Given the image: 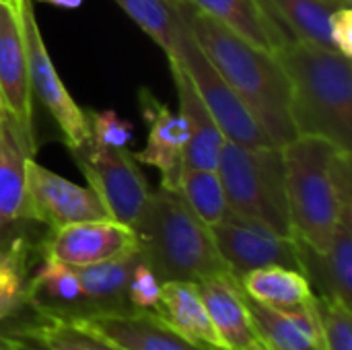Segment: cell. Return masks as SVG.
<instances>
[{"instance_id":"d590c367","label":"cell","mask_w":352,"mask_h":350,"mask_svg":"<svg viewBox=\"0 0 352 350\" xmlns=\"http://www.w3.org/2000/svg\"><path fill=\"white\" fill-rule=\"evenodd\" d=\"M243 350H268V347H266L264 342H260V340H254L250 347H245Z\"/></svg>"},{"instance_id":"3957f363","label":"cell","mask_w":352,"mask_h":350,"mask_svg":"<svg viewBox=\"0 0 352 350\" xmlns=\"http://www.w3.org/2000/svg\"><path fill=\"white\" fill-rule=\"evenodd\" d=\"M274 56L289 78L297 136H320L352 153L351 58L303 39H289Z\"/></svg>"},{"instance_id":"d6986e66","label":"cell","mask_w":352,"mask_h":350,"mask_svg":"<svg viewBox=\"0 0 352 350\" xmlns=\"http://www.w3.org/2000/svg\"><path fill=\"white\" fill-rule=\"evenodd\" d=\"M35 151L27 144L16 122L0 118V235L27 219V161Z\"/></svg>"},{"instance_id":"7c38bea8","label":"cell","mask_w":352,"mask_h":350,"mask_svg":"<svg viewBox=\"0 0 352 350\" xmlns=\"http://www.w3.org/2000/svg\"><path fill=\"white\" fill-rule=\"evenodd\" d=\"M136 250L134 229L113 219L80 221L54 229L43 243V254L74 268L107 262Z\"/></svg>"},{"instance_id":"2e32d148","label":"cell","mask_w":352,"mask_h":350,"mask_svg":"<svg viewBox=\"0 0 352 350\" xmlns=\"http://www.w3.org/2000/svg\"><path fill=\"white\" fill-rule=\"evenodd\" d=\"M297 241V239H295ZM301 270L307 281L320 287V295L338 299L346 307L352 303V208H346L334 229L326 252H316L297 241Z\"/></svg>"},{"instance_id":"277c9868","label":"cell","mask_w":352,"mask_h":350,"mask_svg":"<svg viewBox=\"0 0 352 350\" xmlns=\"http://www.w3.org/2000/svg\"><path fill=\"white\" fill-rule=\"evenodd\" d=\"M132 229L138 254L161 283H198L229 270L217 250L210 227L188 208L177 192L163 188L151 192Z\"/></svg>"},{"instance_id":"4316f807","label":"cell","mask_w":352,"mask_h":350,"mask_svg":"<svg viewBox=\"0 0 352 350\" xmlns=\"http://www.w3.org/2000/svg\"><path fill=\"white\" fill-rule=\"evenodd\" d=\"M163 52L171 56L179 31L175 0H113Z\"/></svg>"},{"instance_id":"ac0fdd59","label":"cell","mask_w":352,"mask_h":350,"mask_svg":"<svg viewBox=\"0 0 352 350\" xmlns=\"http://www.w3.org/2000/svg\"><path fill=\"white\" fill-rule=\"evenodd\" d=\"M196 287L227 350H243L258 340L245 305V293L233 272L212 274L198 281Z\"/></svg>"},{"instance_id":"8992f818","label":"cell","mask_w":352,"mask_h":350,"mask_svg":"<svg viewBox=\"0 0 352 350\" xmlns=\"http://www.w3.org/2000/svg\"><path fill=\"white\" fill-rule=\"evenodd\" d=\"M175 6L179 14V31H177L175 50L167 58L177 60V64L186 70L196 93L200 95L212 120L221 128L225 140L245 146L272 144L270 138L262 132V128L254 122V118L250 116L237 93L227 85V80L221 76V72L214 68V64L208 60L204 50L194 39L190 25L179 8V0H175Z\"/></svg>"},{"instance_id":"7a4b0ae2","label":"cell","mask_w":352,"mask_h":350,"mask_svg":"<svg viewBox=\"0 0 352 350\" xmlns=\"http://www.w3.org/2000/svg\"><path fill=\"white\" fill-rule=\"evenodd\" d=\"M293 239L326 252L346 208H352L351 153L320 136H297L283 146Z\"/></svg>"},{"instance_id":"4fadbf2b","label":"cell","mask_w":352,"mask_h":350,"mask_svg":"<svg viewBox=\"0 0 352 350\" xmlns=\"http://www.w3.org/2000/svg\"><path fill=\"white\" fill-rule=\"evenodd\" d=\"M138 107L146 124V144L134 159L140 165L155 167L161 175L163 190L177 192L186 171V144L188 134L179 113L171 111L151 89L138 91Z\"/></svg>"},{"instance_id":"d4e9b609","label":"cell","mask_w":352,"mask_h":350,"mask_svg":"<svg viewBox=\"0 0 352 350\" xmlns=\"http://www.w3.org/2000/svg\"><path fill=\"white\" fill-rule=\"evenodd\" d=\"M177 194L206 227H214L229 212L225 188L217 169L186 167Z\"/></svg>"},{"instance_id":"e575fe53","label":"cell","mask_w":352,"mask_h":350,"mask_svg":"<svg viewBox=\"0 0 352 350\" xmlns=\"http://www.w3.org/2000/svg\"><path fill=\"white\" fill-rule=\"evenodd\" d=\"M43 2H47L52 6H58V8H68V10L78 8L82 4V0H43Z\"/></svg>"},{"instance_id":"5bb4252c","label":"cell","mask_w":352,"mask_h":350,"mask_svg":"<svg viewBox=\"0 0 352 350\" xmlns=\"http://www.w3.org/2000/svg\"><path fill=\"white\" fill-rule=\"evenodd\" d=\"M0 101L16 122L27 144L37 151L33 136V93L19 14L0 2Z\"/></svg>"},{"instance_id":"8fae6325","label":"cell","mask_w":352,"mask_h":350,"mask_svg":"<svg viewBox=\"0 0 352 350\" xmlns=\"http://www.w3.org/2000/svg\"><path fill=\"white\" fill-rule=\"evenodd\" d=\"M66 320L116 350H214L186 340L153 311L95 309Z\"/></svg>"},{"instance_id":"1f68e13d","label":"cell","mask_w":352,"mask_h":350,"mask_svg":"<svg viewBox=\"0 0 352 350\" xmlns=\"http://www.w3.org/2000/svg\"><path fill=\"white\" fill-rule=\"evenodd\" d=\"M161 287H163V283L159 281V276L153 272V268L140 256L132 268L130 283H128L130 303L136 309L155 311V307L159 305V299H161Z\"/></svg>"},{"instance_id":"e0dca14e","label":"cell","mask_w":352,"mask_h":350,"mask_svg":"<svg viewBox=\"0 0 352 350\" xmlns=\"http://www.w3.org/2000/svg\"><path fill=\"white\" fill-rule=\"evenodd\" d=\"M254 332L268 350H324L314 299L295 307L262 305L245 295Z\"/></svg>"},{"instance_id":"ba28073f","label":"cell","mask_w":352,"mask_h":350,"mask_svg":"<svg viewBox=\"0 0 352 350\" xmlns=\"http://www.w3.org/2000/svg\"><path fill=\"white\" fill-rule=\"evenodd\" d=\"M70 157L85 175L89 188L101 200L107 217L134 227L151 194L134 153H130L128 146L97 151L85 144L70 151Z\"/></svg>"},{"instance_id":"6da1fadb","label":"cell","mask_w":352,"mask_h":350,"mask_svg":"<svg viewBox=\"0 0 352 350\" xmlns=\"http://www.w3.org/2000/svg\"><path fill=\"white\" fill-rule=\"evenodd\" d=\"M179 8L198 45L270 142L285 146L297 138L291 118V87L276 56L250 45L188 0H179Z\"/></svg>"},{"instance_id":"f546056e","label":"cell","mask_w":352,"mask_h":350,"mask_svg":"<svg viewBox=\"0 0 352 350\" xmlns=\"http://www.w3.org/2000/svg\"><path fill=\"white\" fill-rule=\"evenodd\" d=\"M314 309L320 324L322 349L352 350L351 307H346L338 299L314 293Z\"/></svg>"},{"instance_id":"44dd1931","label":"cell","mask_w":352,"mask_h":350,"mask_svg":"<svg viewBox=\"0 0 352 350\" xmlns=\"http://www.w3.org/2000/svg\"><path fill=\"white\" fill-rule=\"evenodd\" d=\"M188 2L258 50L274 54L280 45L289 41L287 33L276 25V21L270 17V12L260 0H188Z\"/></svg>"},{"instance_id":"f35d334b","label":"cell","mask_w":352,"mask_h":350,"mask_svg":"<svg viewBox=\"0 0 352 350\" xmlns=\"http://www.w3.org/2000/svg\"><path fill=\"white\" fill-rule=\"evenodd\" d=\"M338 2H342V4H349V6H351V0H338Z\"/></svg>"},{"instance_id":"f1b7e54d","label":"cell","mask_w":352,"mask_h":350,"mask_svg":"<svg viewBox=\"0 0 352 350\" xmlns=\"http://www.w3.org/2000/svg\"><path fill=\"white\" fill-rule=\"evenodd\" d=\"M27 245L14 239L8 248L0 250V320L14 316L27 301L29 285L27 274Z\"/></svg>"},{"instance_id":"cb8c5ba5","label":"cell","mask_w":352,"mask_h":350,"mask_svg":"<svg viewBox=\"0 0 352 350\" xmlns=\"http://www.w3.org/2000/svg\"><path fill=\"white\" fill-rule=\"evenodd\" d=\"M138 250L107 262L76 268L82 299L97 305H120L128 297V283L134 264L138 262Z\"/></svg>"},{"instance_id":"9a60e30c","label":"cell","mask_w":352,"mask_h":350,"mask_svg":"<svg viewBox=\"0 0 352 350\" xmlns=\"http://www.w3.org/2000/svg\"><path fill=\"white\" fill-rule=\"evenodd\" d=\"M169 60L171 78L177 93V113L184 122L188 144H186V167L194 169H217L221 149L225 144V136L217 122L212 120L208 107L196 93L190 76L177 64V60Z\"/></svg>"},{"instance_id":"ffe728a7","label":"cell","mask_w":352,"mask_h":350,"mask_svg":"<svg viewBox=\"0 0 352 350\" xmlns=\"http://www.w3.org/2000/svg\"><path fill=\"white\" fill-rule=\"evenodd\" d=\"M186 340L214 350H227L221 340L196 283L167 281L161 287L159 305L153 311Z\"/></svg>"},{"instance_id":"484cf974","label":"cell","mask_w":352,"mask_h":350,"mask_svg":"<svg viewBox=\"0 0 352 350\" xmlns=\"http://www.w3.org/2000/svg\"><path fill=\"white\" fill-rule=\"evenodd\" d=\"M27 301H31L35 307H52L54 303L70 305L82 301L76 268L43 254V262L29 283Z\"/></svg>"},{"instance_id":"7402d4cb","label":"cell","mask_w":352,"mask_h":350,"mask_svg":"<svg viewBox=\"0 0 352 350\" xmlns=\"http://www.w3.org/2000/svg\"><path fill=\"white\" fill-rule=\"evenodd\" d=\"M276 25L289 39H303L332 47L330 17L338 6H349L338 0H260Z\"/></svg>"},{"instance_id":"52a82bcc","label":"cell","mask_w":352,"mask_h":350,"mask_svg":"<svg viewBox=\"0 0 352 350\" xmlns=\"http://www.w3.org/2000/svg\"><path fill=\"white\" fill-rule=\"evenodd\" d=\"M16 14L21 21V31H23V41H25L31 93L37 95L41 105L50 111L52 120L60 128V136H62L64 144L68 146V151L80 149L91 140L87 109H82L72 99L64 80L60 78V74L50 58V52L45 47L41 29L37 25L33 2L19 0Z\"/></svg>"},{"instance_id":"d6a6232c","label":"cell","mask_w":352,"mask_h":350,"mask_svg":"<svg viewBox=\"0 0 352 350\" xmlns=\"http://www.w3.org/2000/svg\"><path fill=\"white\" fill-rule=\"evenodd\" d=\"M330 43L332 50L342 56H352V10L351 6H338L330 17Z\"/></svg>"},{"instance_id":"9c48e42d","label":"cell","mask_w":352,"mask_h":350,"mask_svg":"<svg viewBox=\"0 0 352 350\" xmlns=\"http://www.w3.org/2000/svg\"><path fill=\"white\" fill-rule=\"evenodd\" d=\"M210 233L223 262L237 278L266 266L301 270L297 241L293 237L278 235L254 219L229 210L221 223L210 227Z\"/></svg>"},{"instance_id":"603a6c76","label":"cell","mask_w":352,"mask_h":350,"mask_svg":"<svg viewBox=\"0 0 352 350\" xmlns=\"http://www.w3.org/2000/svg\"><path fill=\"white\" fill-rule=\"evenodd\" d=\"M243 293L270 307H295L314 299V287L301 270L285 266H266L245 272L241 278Z\"/></svg>"},{"instance_id":"836d02e7","label":"cell","mask_w":352,"mask_h":350,"mask_svg":"<svg viewBox=\"0 0 352 350\" xmlns=\"http://www.w3.org/2000/svg\"><path fill=\"white\" fill-rule=\"evenodd\" d=\"M0 350H52L47 349L45 344H41L39 340L23 334L21 330L0 336Z\"/></svg>"},{"instance_id":"30bf717a","label":"cell","mask_w":352,"mask_h":350,"mask_svg":"<svg viewBox=\"0 0 352 350\" xmlns=\"http://www.w3.org/2000/svg\"><path fill=\"white\" fill-rule=\"evenodd\" d=\"M27 219L39 221L54 231L72 223L109 217L89 186L82 188L31 157L27 161Z\"/></svg>"},{"instance_id":"4dcf8cb0","label":"cell","mask_w":352,"mask_h":350,"mask_svg":"<svg viewBox=\"0 0 352 350\" xmlns=\"http://www.w3.org/2000/svg\"><path fill=\"white\" fill-rule=\"evenodd\" d=\"M87 118L91 128V140L87 144L91 149H126L134 136V126L113 109H87Z\"/></svg>"},{"instance_id":"74e56055","label":"cell","mask_w":352,"mask_h":350,"mask_svg":"<svg viewBox=\"0 0 352 350\" xmlns=\"http://www.w3.org/2000/svg\"><path fill=\"white\" fill-rule=\"evenodd\" d=\"M6 116V111H4V105H2V101H0V118H4Z\"/></svg>"},{"instance_id":"8d00e7d4","label":"cell","mask_w":352,"mask_h":350,"mask_svg":"<svg viewBox=\"0 0 352 350\" xmlns=\"http://www.w3.org/2000/svg\"><path fill=\"white\" fill-rule=\"evenodd\" d=\"M2 4H6V6H10L14 12H16V8H19V0H0Z\"/></svg>"},{"instance_id":"83f0119b","label":"cell","mask_w":352,"mask_h":350,"mask_svg":"<svg viewBox=\"0 0 352 350\" xmlns=\"http://www.w3.org/2000/svg\"><path fill=\"white\" fill-rule=\"evenodd\" d=\"M37 311H41L43 322L35 324L31 328L21 330L23 334L39 340L41 344H45L52 350H116L109 347L107 342H103L101 338L78 330L76 326H72L64 316L56 314L54 309H45V307H35Z\"/></svg>"},{"instance_id":"5b68a950","label":"cell","mask_w":352,"mask_h":350,"mask_svg":"<svg viewBox=\"0 0 352 350\" xmlns=\"http://www.w3.org/2000/svg\"><path fill=\"white\" fill-rule=\"evenodd\" d=\"M229 210L293 237L287 202L283 146H245L225 140L219 163Z\"/></svg>"}]
</instances>
